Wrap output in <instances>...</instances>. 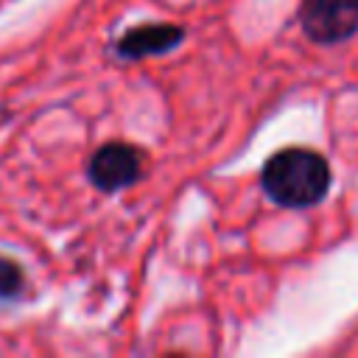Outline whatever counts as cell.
<instances>
[{
	"label": "cell",
	"mask_w": 358,
	"mask_h": 358,
	"mask_svg": "<svg viewBox=\"0 0 358 358\" xmlns=\"http://www.w3.org/2000/svg\"><path fill=\"white\" fill-rule=\"evenodd\" d=\"M263 190L291 210L319 204L330 190V165L310 148H282L271 154L260 173Z\"/></svg>",
	"instance_id": "obj_1"
},
{
	"label": "cell",
	"mask_w": 358,
	"mask_h": 358,
	"mask_svg": "<svg viewBox=\"0 0 358 358\" xmlns=\"http://www.w3.org/2000/svg\"><path fill=\"white\" fill-rule=\"evenodd\" d=\"M299 25L319 45H338L358 34V0H302Z\"/></svg>",
	"instance_id": "obj_2"
},
{
	"label": "cell",
	"mask_w": 358,
	"mask_h": 358,
	"mask_svg": "<svg viewBox=\"0 0 358 358\" xmlns=\"http://www.w3.org/2000/svg\"><path fill=\"white\" fill-rule=\"evenodd\" d=\"M87 176L101 193H117L143 176V154L129 143H106L92 154Z\"/></svg>",
	"instance_id": "obj_3"
},
{
	"label": "cell",
	"mask_w": 358,
	"mask_h": 358,
	"mask_svg": "<svg viewBox=\"0 0 358 358\" xmlns=\"http://www.w3.org/2000/svg\"><path fill=\"white\" fill-rule=\"evenodd\" d=\"M185 39V28L171 25V22H148V25H137L129 28L120 39H117V56L137 62V59H148V56H162L168 50H173L176 45H182Z\"/></svg>",
	"instance_id": "obj_4"
},
{
	"label": "cell",
	"mask_w": 358,
	"mask_h": 358,
	"mask_svg": "<svg viewBox=\"0 0 358 358\" xmlns=\"http://www.w3.org/2000/svg\"><path fill=\"white\" fill-rule=\"evenodd\" d=\"M25 291V274L20 263L0 255V299H17Z\"/></svg>",
	"instance_id": "obj_5"
}]
</instances>
